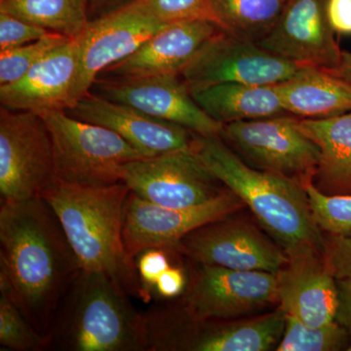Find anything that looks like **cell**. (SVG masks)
I'll list each match as a JSON object with an SVG mask.
<instances>
[{
  "instance_id": "obj_4",
  "label": "cell",
  "mask_w": 351,
  "mask_h": 351,
  "mask_svg": "<svg viewBox=\"0 0 351 351\" xmlns=\"http://www.w3.org/2000/svg\"><path fill=\"white\" fill-rule=\"evenodd\" d=\"M119 284L80 270L47 334V350L147 351V319Z\"/></svg>"
},
{
  "instance_id": "obj_26",
  "label": "cell",
  "mask_w": 351,
  "mask_h": 351,
  "mask_svg": "<svg viewBox=\"0 0 351 351\" xmlns=\"http://www.w3.org/2000/svg\"><path fill=\"white\" fill-rule=\"evenodd\" d=\"M313 179L302 182L314 223L329 235L351 239V195H327L314 186Z\"/></svg>"
},
{
  "instance_id": "obj_32",
  "label": "cell",
  "mask_w": 351,
  "mask_h": 351,
  "mask_svg": "<svg viewBox=\"0 0 351 351\" xmlns=\"http://www.w3.org/2000/svg\"><path fill=\"white\" fill-rule=\"evenodd\" d=\"M323 257L335 278L351 274V239L329 235L324 240Z\"/></svg>"
},
{
  "instance_id": "obj_36",
  "label": "cell",
  "mask_w": 351,
  "mask_h": 351,
  "mask_svg": "<svg viewBox=\"0 0 351 351\" xmlns=\"http://www.w3.org/2000/svg\"><path fill=\"white\" fill-rule=\"evenodd\" d=\"M331 71L341 76V78H343V80L351 84V52L343 51V55H341L339 66L334 71Z\"/></svg>"
},
{
  "instance_id": "obj_6",
  "label": "cell",
  "mask_w": 351,
  "mask_h": 351,
  "mask_svg": "<svg viewBox=\"0 0 351 351\" xmlns=\"http://www.w3.org/2000/svg\"><path fill=\"white\" fill-rule=\"evenodd\" d=\"M57 180L52 138L43 117L1 107V201L43 197Z\"/></svg>"
},
{
  "instance_id": "obj_11",
  "label": "cell",
  "mask_w": 351,
  "mask_h": 351,
  "mask_svg": "<svg viewBox=\"0 0 351 351\" xmlns=\"http://www.w3.org/2000/svg\"><path fill=\"white\" fill-rule=\"evenodd\" d=\"M278 302L276 274L198 263L184 306L193 317L230 320Z\"/></svg>"
},
{
  "instance_id": "obj_16",
  "label": "cell",
  "mask_w": 351,
  "mask_h": 351,
  "mask_svg": "<svg viewBox=\"0 0 351 351\" xmlns=\"http://www.w3.org/2000/svg\"><path fill=\"white\" fill-rule=\"evenodd\" d=\"M286 254L288 262L276 274L279 308L309 326L336 321L337 279L328 269L323 251L302 245Z\"/></svg>"
},
{
  "instance_id": "obj_30",
  "label": "cell",
  "mask_w": 351,
  "mask_h": 351,
  "mask_svg": "<svg viewBox=\"0 0 351 351\" xmlns=\"http://www.w3.org/2000/svg\"><path fill=\"white\" fill-rule=\"evenodd\" d=\"M50 31L0 11V52L43 38Z\"/></svg>"
},
{
  "instance_id": "obj_23",
  "label": "cell",
  "mask_w": 351,
  "mask_h": 351,
  "mask_svg": "<svg viewBox=\"0 0 351 351\" xmlns=\"http://www.w3.org/2000/svg\"><path fill=\"white\" fill-rule=\"evenodd\" d=\"M0 11L69 38L86 29V0H0Z\"/></svg>"
},
{
  "instance_id": "obj_8",
  "label": "cell",
  "mask_w": 351,
  "mask_h": 351,
  "mask_svg": "<svg viewBox=\"0 0 351 351\" xmlns=\"http://www.w3.org/2000/svg\"><path fill=\"white\" fill-rule=\"evenodd\" d=\"M299 119L287 114L232 122L219 137L261 170L304 181L315 174L320 151L300 129Z\"/></svg>"
},
{
  "instance_id": "obj_14",
  "label": "cell",
  "mask_w": 351,
  "mask_h": 351,
  "mask_svg": "<svg viewBox=\"0 0 351 351\" xmlns=\"http://www.w3.org/2000/svg\"><path fill=\"white\" fill-rule=\"evenodd\" d=\"M174 248L193 262L230 269L277 274L288 262L279 245L230 216L196 228Z\"/></svg>"
},
{
  "instance_id": "obj_37",
  "label": "cell",
  "mask_w": 351,
  "mask_h": 351,
  "mask_svg": "<svg viewBox=\"0 0 351 351\" xmlns=\"http://www.w3.org/2000/svg\"><path fill=\"white\" fill-rule=\"evenodd\" d=\"M348 350L351 351V343H350V346H348Z\"/></svg>"
},
{
  "instance_id": "obj_27",
  "label": "cell",
  "mask_w": 351,
  "mask_h": 351,
  "mask_svg": "<svg viewBox=\"0 0 351 351\" xmlns=\"http://www.w3.org/2000/svg\"><path fill=\"white\" fill-rule=\"evenodd\" d=\"M0 346L11 351L47 350L48 338L36 329L16 306L0 292Z\"/></svg>"
},
{
  "instance_id": "obj_19",
  "label": "cell",
  "mask_w": 351,
  "mask_h": 351,
  "mask_svg": "<svg viewBox=\"0 0 351 351\" xmlns=\"http://www.w3.org/2000/svg\"><path fill=\"white\" fill-rule=\"evenodd\" d=\"M221 29L207 21L171 23L130 56L101 71L98 78L180 75L203 44Z\"/></svg>"
},
{
  "instance_id": "obj_9",
  "label": "cell",
  "mask_w": 351,
  "mask_h": 351,
  "mask_svg": "<svg viewBox=\"0 0 351 351\" xmlns=\"http://www.w3.org/2000/svg\"><path fill=\"white\" fill-rule=\"evenodd\" d=\"M122 182L142 199L168 208L197 206L226 189L193 147L132 161L124 167Z\"/></svg>"
},
{
  "instance_id": "obj_18",
  "label": "cell",
  "mask_w": 351,
  "mask_h": 351,
  "mask_svg": "<svg viewBox=\"0 0 351 351\" xmlns=\"http://www.w3.org/2000/svg\"><path fill=\"white\" fill-rule=\"evenodd\" d=\"M78 66L80 44L73 38L46 55L17 82L0 86L1 107L39 115L69 110L75 106Z\"/></svg>"
},
{
  "instance_id": "obj_20",
  "label": "cell",
  "mask_w": 351,
  "mask_h": 351,
  "mask_svg": "<svg viewBox=\"0 0 351 351\" xmlns=\"http://www.w3.org/2000/svg\"><path fill=\"white\" fill-rule=\"evenodd\" d=\"M281 105L299 119H327L351 112V84L329 69L302 66L274 84Z\"/></svg>"
},
{
  "instance_id": "obj_35",
  "label": "cell",
  "mask_w": 351,
  "mask_h": 351,
  "mask_svg": "<svg viewBox=\"0 0 351 351\" xmlns=\"http://www.w3.org/2000/svg\"><path fill=\"white\" fill-rule=\"evenodd\" d=\"M338 287V311L336 321L351 335V274L337 279Z\"/></svg>"
},
{
  "instance_id": "obj_2",
  "label": "cell",
  "mask_w": 351,
  "mask_h": 351,
  "mask_svg": "<svg viewBox=\"0 0 351 351\" xmlns=\"http://www.w3.org/2000/svg\"><path fill=\"white\" fill-rule=\"evenodd\" d=\"M129 193L123 182L92 186L57 180L43 198L61 223L80 269L107 274L127 294L143 300L135 260L123 242Z\"/></svg>"
},
{
  "instance_id": "obj_28",
  "label": "cell",
  "mask_w": 351,
  "mask_h": 351,
  "mask_svg": "<svg viewBox=\"0 0 351 351\" xmlns=\"http://www.w3.org/2000/svg\"><path fill=\"white\" fill-rule=\"evenodd\" d=\"M71 38L50 32L38 40L0 52V86L19 80L53 50Z\"/></svg>"
},
{
  "instance_id": "obj_1",
  "label": "cell",
  "mask_w": 351,
  "mask_h": 351,
  "mask_svg": "<svg viewBox=\"0 0 351 351\" xmlns=\"http://www.w3.org/2000/svg\"><path fill=\"white\" fill-rule=\"evenodd\" d=\"M80 270L61 223L44 198L1 201L0 292L46 336Z\"/></svg>"
},
{
  "instance_id": "obj_31",
  "label": "cell",
  "mask_w": 351,
  "mask_h": 351,
  "mask_svg": "<svg viewBox=\"0 0 351 351\" xmlns=\"http://www.w3.org/2000/svg\"><path fill=\"white\" fill-rule=\"evenodd\" d=\"M166 248L147 249L135 258L143 300L149 301L159 277L171 267Z\"/></svg>"
},
{
  "instance_id": "obj_5",
  "label": "cell",
  "mask_w": 351,
  "mask_h": 351,
  "mask_svg": "<svg viewBox=\"0 0 351 351\" xmlns=\"http://www.w3.org/2000/svg\"><path fill=\"white\" fill-rule=\"evenodd\" d=\"M52 138L58 180L80 186L122 182L126 164L145 157L106 127L75 119L66 110L40 114Z\"/></svg>"
},
{
  "instance_id": "obj_34",
  "label": "cell",
  "mask_w": 351,
  "mask_h": 351,
  "mask_svg": "<svg viewBox=\"0 0 351 351\" xmlns=\"http://www.w3.org/2000/svg\"><path fill=\"white\" fill-rule=\"evenodd\" d=\"M326 13L335 34H351V0H327Z\"/></svg>"
},
{
  "instance_id": "obj_10",
  "label": "cell",
  "mask_w": 351,
  "mask_h": 351,
  "mask_svg": "<svg viewBox=\"0 0 351 351\" xmlns=\"http://www.w3.org/2000/svg\"><path fill=\"white\" fill-rule=\"evenodd\" d=\"M244 205L228 189L213 199L189 208L159 206L130 191L124 210V247L133 260L147 249L174 248L196 228L230 216Z\"/></svg>"
},
{
  "instance_id": "obj_13",
  "label": "cell",
  "mask_w": 351,
  "mask_h": 351,
  "mask_svg": "<svg viewBox=\"0 0 351 351\" xmlns=\"http://www.w3.org/2000/svg\"><path fill=\"white\" fill-rule=\"evenodd\" d=\"M91 89L108 100L179 124L202 137L219 136L223 130V124L197 105L180 75L97 78Z\"/></svg>"
},
{
  "instance_id": "obj_12",
  "label": "cell",
  "mask_w": 351,
  "mask_h": 351,
  "mask_svg": "<svg viewBox=\"0 0 351 351\" xmlns=\"http://www.w3.org/2000/svg\"><path fill=\"white\" fill-rule=\"evenodd\" d=\"M166 25L141 10L132 0L90 21L76 38L80 44V66L73 89L75 106L89 93L101 71L130 56Z\"/></svg>"
},
{
  "instance_id": "obj_22",
  "label": "cell",
  "mask_w": 351,
  "mask_h": 351,
  "mask_svg": "<svg viewBox=\"0 0 351 351\" xmlns=\"http://www.w3.org/2000/svg\"><path fill=\"white\" fill-rule=\"evenodd\" d=\"M191 95L210 117L223 125L289 114L281 105L274 84L221 83L195 90Z\"/></svg>"
},
{
  "instance_id": "obj_15",
  "label": "cell",
  "mask_w": 351,
  "mask_h": 351,
  "mask_svg": "<svg viewBox=\"0 0 351 351\" xmlns=\"http://www.w3.org/2000/svg\"><path fill=\"white\" fill-rule=\"evenodd\" d=\"M327 0H287L281 17L258 45L301 66L334 71L339 48L326 13Z\"/></svg>"
},
{
  "instance_id": "obj_29",
  "label": "cell",
  "mask_w": 351,
  "mask_h": 351,
  "mask_svg": "<svg viewBox=\"0 0 351 351\" xmlns=\"http://www.w3.org/2000/svg\"><path fill=\"white\" fill-rule=\"evenodd\" d=\"M141 10L164 24L207 21L223 29L216 0H132Z\"/></svg>"
},
{
  "instance_id": "obj_25",
  "label": "cell",
  "mask_w": 351,
  "mask_h": 351,
  "mask_svg": "<svg viewBox=\"0 0 351 351\" xmlns=\"http://www.w3.org/2000/svg\"><path fill=\"white\" fill-rule=\"evenodd\" d=\"M351 335L337 321L323 326H309L295 316L286 315L285 330L278 351H336L348 348ZM348 350V348H346Z\"/></svg>"
},
{
  "instance_id": "obj_7",
  "label": "cell",
  "mask_w": 351,
  "mask_h": 351,
  "mask_svg": "<svg viewBox=\"0 0 351 351\" xmlns=\"http://www.w3.org/2000/svg\"><path fill=\"white\" fill-rule=\"evenodd\" d=\"M302 66L221 29L203 44L180 76L191 92L221 83L277 84Z\"/></svg>"
},
{
  "instance_id": "obj_3",
  "label": "cell",
  "mask_w": 351,
  "mask_h": 351,
  "mask_svg": "<svg viewBox=\"0 0 351 351\" xmlns=\"http://www.w3.org/2000/svg\"><path fill=\"white\" fill-rule=\"evenodd\" d=\"M193 149L223 186L250 208L263 228L285 252L302 245L324 250L302 181L254 169L219 136L196 135Z\"/></svg>"
},
{
  "instance_id": "obj_33",
  "label": "cell",
  "mask_w": 351,
  "mask_h": 351,
  "mask_svg": "<svg viewBox=\"0 0 351 351\" xmlns=\"http://www.w3.org/2000/svg\"><path fill=\"white\" fill-rule=\"evenodd\" d=\"M186 277L184 270L171 265L165 270L154 286L152 295L156 294L161 299L171 300L184 293L186 287Z\"/></svg>"
},
{
  "instance_id": "obj_17",
  "label": "cell",
  "mask_w": 351,
  "mask_h": 351,
  "mask_svg": "<svg viewBox=\"0 0 351 351\" xmlns=\"http://www.w3.org/2000/svg\"><path fill=\"white\" fill-rule=\"evenodd\" d=\"M66 112L75 119L115 132L145 157L191 149L196 137L193 131L179 124L90 92Z\"/></svg>"
},
{
  "instance_id": "obj_24",
  "label": "cell",
  "mask_w": 351,
  "mask_h": 351,
  "mask_svg": "<svg viewBox=\"0 0 351 351\" xmlns=\"http://www.w3.org/2000/svg\"><path fill=\"white\" fill-rule=\"evenodd\" d=\"M287 0H216L223 31L258 43L276 27Z\"/></svg>"
},
{
  "instance_id": "obj_21",
  "label": "cell",
  "mask_w": 351,
  "mask_h": 351,
  "mask_svg": "<svg viewBox=\"0 0 351 351\" xmlns=\"http://www.w3.org/2000/svg\"><path fill=\"white\" fill-rule=\"evenodd\" d=\"M299 127L319 147L314 186L327 195H351V112L327 119H300Z\"/></svg>"
}]
</instances>
